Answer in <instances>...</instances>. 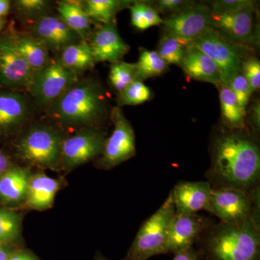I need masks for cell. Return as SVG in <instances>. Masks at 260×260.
<instances>
[{
	"label": "cell",
	"instance_id": "cell-1",
	"mask_svg": "<svg viewBox=\"0 0 260 260\" xmlns=\"http://www.w3.org/2000/svg\"><path fill=\"white\" fill-rule=\"evenodd\" d=\"M212 188H233L251 193L260 177L259 145L242 130H230L213 142L207 173Z\"/></svg>",
	"mask_w": 260,
	"mask_h": 260
},
{
	"label": "cell",
	"instance_id": "cell-2",
	"mask_svg": "<svg viewBox=\"0 0 260 260\" xmlns=\"http://www.w3.org/2000/svg\"><path fill=\"white\" fill-rule=\"evenodd\" d=\"M102 84L92 78L79 79L46 111L60 125L77 129L100 128L107 119L109 104Z\"/></svg>",
	"mask_w": 260,
	"mask_h": 260
},
{
	"label": "cell",
	"instance_id": "cell-3",
	"mask_svg": "<svg viewBox=\"0 0 260 260\" xmlns=\"http://www.w3.org/2000/svg\"><path fill=\"white\" fill-rule=\"evenodd\" d=\"M252 197L249 218L238 223L220 222L212 228L204 246L208 260H260L259 188Z\"/></svg>",
	"mask_w": 260,
	"mask_h": 260
},
{
	"label": "cell",
	"instance_id": "cell-4",
	"mask_svg": "<svg viewBox=\"0 0 260 260\" xmlns=\"http://www.w3.org/2000/svg\"><path fill=\"white\" fill-rule=\"evenodd\" d=\"M64 138L59 128L48 123H35L17 140V156L32 167L61 171V146Z\"/></svg>",
	"mask_w": 260,
	"mask_h": 260
},
{
	"label": "cell",
	"instance_id": "cell-5",
	"mask_svg": "<svg viewBox=\"0 0 260 260\" xmlns=\"http://www.w3.org/2000/svg\"><path fill=\"white\" fill-rule=\"evenodd\" d=\"M175 215L169 194L161 206L141 225L124 260H147L153 256L168 254L169 228Z\"/></svg>",
	"mask_w": 260,
	"mask_h": 260
},
{
	"label": "cell",
	"instance_id": "cell-6",
	"mask_svg": "<svg viewBox=\"0 0 260 260\" xmlns=\"http://www.w3.org/2000/svg\"><path fill=\"white\" fill-rule=\"evenodd\" d=\"M79 78L66 68L59 58H51L47 66L34 72L28 92L34 107L46 112Z\"/></svg>",
	"mask_w": 260,
	"mask_h": 260
},
{
	"label": "cell",
	"instance_id": "cell-7",
	"mask_svg": "<svg viewBox=\"0 0 260 260\" xmlns=\"http://www.w3.org/2000/svg\"><path fill=\"white\" fill-rule=\"evenodd\" d=\"M110 115L114 129L107 138L102 153L96 160L97 167L106 170L117 167L136 155L135 134L131 123L121 108H113Z\"/></svg>",
	"mask_w": 260,
	"mask_h": 260
},
{
	"label": "cell",
	"instance_id": "cell-8",
	"mask_svg": "<svg viewBox=\"0 0 260 260\" xmlns=\"http://www.w3.org/2000/svg\"><path fill=\"white\" fill-rule=\"evenodd\" d=\"M105 133L100 128H84L74 135L65 137L61 146V171L70 172L76 168L97 158L102 154Z\"/></svg>",
	"mask_w": 260,
	"mask_h": 260
},
{
	"label": "cell",
	"instance_id": "cell-9",
	"mask_svg": "<svg viewBox=\"0 0 260 260\" xmlns=\"http://www.w3.org/2000/svg\"><path fill=\"white\" fill-rule=\"evenodd\" d=\"M189 47L204 53L216 64L221 75V85H227L234 75L242 73L241 56L213 28L191 42Z\"/></svg>",
	"mask_w": 260,
	"mask_h": 260
},
{
	"label": "cell",
	"instance_id": "cell-10",
	"mask_svg": "<svg viewBox=\"0 0 260 260\" xmlns=\"http://www.w3.org/2000/svg\"><path fill=\"white\" fill-rule=\"evenodd\" d=\"M34 71L20 56L8 34L0 37V88L28 92Z\"/></svg>",
	"mask_w": 260,
	"mask_h": 260
},
{
	"label": "cell",
	"instance_id": "cell-11",
	"mask_svg": "<svg viewBox=\"0 0 260 260\" xmlns=\"http://www.w3.org/2000/svg\"><path fill=\"white\" fill-rule=\"evenodd\" d=\"M252 191L249 193L233 188H212L206 210L218 217L222 223H240L249 218L252 210Z\"/></svg>",
	"mask_w": 260,
	"mask_h": 260
},
{
	"label": "cell",
	"instance_id": "cell-12",
	"mask_svg": "<svg viewBox=\"0 0 260 260\" xmlns=\"http://www.w3.org/2000/svg\"><path fill=\"white\" fill-rule=\"evenodd\" d=\"M211 15L208 6L191 3L162 24L167 34L191 43L213 28Z\"/></svg>",
	"mask_w": 260,
	"mask_h": 260
},
{
	"label": "cell",
	"instance_id": "cell-13",
	"mask_svg": "<svg viewBox=\"0 0 260 260\" xmlns=\"http://www.w3.org/2000/svg\"><path fill=\"white\" fill-rule=\"evenodd\" d=\"M28 32L39 39L49 52L59 54L65 48L83 41L59 15L52 13L32 22Z\"/></svg>",
	"mask_w": 260,
	"mask_h": 260
},
{
	"label": "cell",
	"instance_id": "cell-14",
	"mask_svg": "<svg viewBox=\"0 0 260 260\" xmlns=\"http://www.w3.org/2000/svg\"><path fill=\"white\" fill-rule=\"evenodd\" d=\"M31 99L22 92L0 90V135L18 133L34 114Z\"/></svg>",
	"mask_w": 260,
	"mask_h": 260
},
{
	"label": "cell",
	"instance_id": "cell-15",
	"mask_svg": "<svg viewBox=\"0 0 260 260\" xmlns=\"http://www.w3.org/2000/svg\"><path fill=\"white\" fill-rule=\"evenodd\" d=\"M254 6L225 14H212V28L231 42L249 45L254 39Z\"/></svg>",
	"mask_w": 260,
	"mask_h": 260
},
{
	"label": "cell",
	"instance_id": "cell-16",
	"mask_svg": "<svg viewBox=\"0 0 260 260\" xmlns=\"http://www.w3.org/2000/svg\"><path fill=\"white\" fill-rule=\"evenodd\" d=\"M88 42L95 62H117L129 50V46L119 35L116 23L100 25L92 32Z\"/></svg>",
	"mask_w": 260,
	"mask_h": 260
},
{
	"label": "cell",
	"instance_id": "cell-17",
	"mask_svg": "<svg viewBox=\"0 0 260 260\" xmlns=\"http://www.w3.org/2000/svg\"><path fill=\"white\" fill-rule=\"evenodd\" d=\"M212 186L208 181H180L171 191L173 203L178 215H194L206 210Z\"/></svg>",
	"mask_w": 260,
	"mask_h": 260
},
{
	"label": "cell",
	"instance_id": "cell-18",
	"mask_svg": "<svg viewBox=\"0 0 260 260\" xmlns=\"http://www.w3.org/2000/svg\"><path fill=\"white\" fill-rule=\"evenodd\" d=\"M208 225V222L198 214H176L169 228L168 253L175 254L190 249L195 241Z\"/></svg>",
	"mask_w": 260,
	"mask_h": 260
},
{
	"label": "cell",
	"instance_id": "cell-19",
	"mask_svg": "<svg viewBox=\"0 0 260 260\" xmlns=\"http://www.w3.org/2000/svg\"><path fill=\"white\" fill-rule=\"evenodd\" d=\"M31 170L13 166L0 177V203L9 207L24 205Z\"/></svg>",
	"mask_w": 260,
	"mask_h": 260
},
{
	"label": "cell",
	"instance_id": "cell-20",
	"mask_svg": "<svg viewBox=\"0 0 260 260\" xmlns=\"http://www.w3.org/2000/svg\"><path fill=\"white\" fill-rule=\"evenodd\" d=\"M61 181L44 173L32 174L29 179L25 205L29 209L43 211L54 204V198L61 187Z\"/></svg>",
	"mask_w": 260,
	"mask_h": 260
},
{
	"label": "cell",
	"instance_id": "cell-21",
	"mask_svg": "<svg viewBox=\"0 0 260 260\" xmlns=\"http://www.w3.org/2000/svg\"><path fill=\"white\" fill-rule=\"evenodd\" d=\"M8 36L15 49L34 72L42 69L51 61L52 57L45 46L28 32L13 29Z\"/></svg>",
	"mask_w": 260,
	"mask_h": 260
},
{
	"label": "cell",
	"instance_id": "cell-22",
	"mask_svg": "<svg viewBox=\"0 0 260 260\" xmlns=\"http://www.w3.org/2000/svg\"><path fill=\"white\" fill-rule=\"evenodd\" d=\"M192 79L213 85H221V75L216 64L210 57L194 48L189 47L180 66Z\"/></svg>",
	"mask_w": 260,
	"mask_h": 260
},
{
	"label": "cell",
	"instance_id": "cell-23",
	"mask_svg": "<svg viewBox=\"0 0 260 260\" xmlns=\"http://www.w3.org/2000/svg\"><path fill=\"white\" fill-rule=\"evenodd\" d=\"M58 15L73 31L83 41L88 42L91 35L92 20L84 11L79 2H59L56 6Z\"/></svg>",
	"mask_w": 260,
	"mask_h": 260
},
{
	"label": "cell",
	"instance_id": "cell-24",
	"mask_svg": "<svg viewBox=\"0 0 260 260\" xmlns=\"http://www.w3.org/2000/svg\"><path fill=\"white\" fill-rule=\"evenodd\" d=\"M58 58L66 68L79 77L93 68L96 63L90 45L85 41L65 48L59 53Z\"/></svg>",
	"mask_w": 260,
	"mask_h": 260
},
{
	"label": "cell",
	"instance_id": "cell-25",
	"mask_svg": "<svg viewBox=\"0 0 260 260\" xmlns=\"http://www.w3.org/2000/svg\"><path fill=\"white\" fill-rule=\"evenodd\" d=\"M82 8L92 22L102 24L116 23V15L121 10L129 8L132 1L126 0H85Z\"/></svg>",
	"mask_w": 260,
	"mask_h": 260
},
{
	"label": "cell",
	"instance_id": "cell-26",
	"mask_svg": "<svg viewBox=\"0 0 260 260\" xmlns=\"http://www.w3.org/2000/svg\"><path fill=\"white\" fill-rule=\"evenodd\" d=\"M222 119L230 130L245 129L246 110L241 107L237 98L226 85H218Z\"/></svg>",
	"mask_w": 260,
	"mask_h": 260
},
{
	"label": "cell",
	"instance_id": "cell-27",
	"mask_svg": "<svg viewBox=\"0 0 260 260\" xmlns=\"http://www.w3.org/2000/svg\"><path fill=\"white\" fill-rule=\"evenodd\" d=\"M23 217L10 208H0V242L18 246L22 237Z\"/></svg>",
	"mask_w": 260,
	"mask_h": 260
},
{
	"label": "cell",
	"instance_id": "cell-28",
	"mask_svg": "<svg viewBox=\"0 0 260 260\" xmlns=\"http://www.w3.org/2000/svg\"><path fill=\"white\" fill-rule=\"evenodd\" d=\"M137 65L136 79L143 80L155 78L167 73L169 64L156 51L140 48L139 59Z\"/></svg>",
	"mask_w": 260,
	"mask_h": 260
},
{
	"label": "cell",
	"instance_id": "cell-29",
	"mask_svg": "<svg viewBox=\"0 0 260 260\" xmlns=\"http://www.w3.org/2000/svg\"><path fill=\"white\" fill-rule=\"evenodd\" d=\"M190 43L165 32L159 41L157 52L168 64L180 66Z\"/></svg>",
	"mask_w": 260,
	"mask_h": 260
},
{
	"label": "cell",
	"instance_id": "cell-30",
	"mask_svg": "<svg viewBox=\"0 0 260 260\" xmlns=\"http://www.w3.org/2000/svg\"><path fill=\"white\" fill-rule=\"evenodd\" d=\"M129 9L131 24L138 30H145L164 23V19L158 12L148 3L136 2L130 5Z\"/></svg>",
	"mask_w": 260,
	"mask_h": 260
},
{
	"label": "cell",
	"instance_id": "cell-31",
	"mask_svg": "<svg viewBox=\"0 0 260 260\" xmlns=\"http://www.w3.org/2000/svg\"><path fill=\"white\" fill-rule=\"evenodd\" d=\"M136 63L119 61L111 64L109 74V83L117 94L136 80Z\"/></svg>",
	"mask_w": 260,
	"mask_h": 260
},
{
	"label": "cell",
	"instance_id": "cell-32",
	"mask_svg": "<svg viewBox=\"0 0 260 260\" xmlns=\"http://www.w3.org/2000/svg\"><path fill=\"white\" fill-rule=\"evenodd\" d=\"M153 97L151 90L143 81L136 80L117 94V107L137 106L148 102Z\"/></svg>",
	"mask_w": 260,
	"mask_h": 260
},
{
	"label": "cell",
	"instance_id": "cell-33",
	"mask_svg": "<svg viewBox=\"0 0 260 260\" xmlns=\"http://www.w3.org/2000/svg\"><path fill=\"white\" fill-rule=\"evenodd\" d=\"M52 3L47 0H18L14 2L15 10L25 21H35L51 13Z\"/></svg>",
	"mask_w": 260,
	"mask_h": 260
},
{
	"label": "cell",
	"instance_id": "cell-34",
	"mask_svg": "<svg viewBox=\"0 0 260 260\" xmlns=\"http://www.w3.org/2000/svg\"><path fill=\"white\" fill-rule=\"evenodd\" d=\"M226 86L229 87L235 95L241 107L246 110L252 92L243 73L234 75Z\"/></svg>",
	"mask_w": 260,
	"mask_h": 260
},
{
	"label": "cell",
	"instance_id": "cell-35",
	"mask_svg": "<svg viewBox=\"0 0 260 260\" xmlns=\"http://www.w3.org/2000/svg\"><path fill=\"white\" fill-rule=\"evenodd\" d=\"M251 0H215L209 2V9L213 15L225 14L254 6Z\"/></svg>",
	"mask_w": 260,
	"mask_h": 260
},
{
	"label": "cell",
	"instance_id": "cell-36",
	"mask_svg": "<svg viewBox=\"0 0 260 260\" xmlns=\"http://www.w3.org/2000/svg\"><path fill=\"white\" fill-rule=\"evenodd\" d=\"M242 73L247 80L252 93L260 88V62L257 58L251 56L243 61Z\"/></svg>",
	"mask_w": 260,
	"mask_h": 260
},
{
	"label": "cell",
	"instance_id": "cell-37",
	"mask_svg": "<svg viewBox=\"0 0 260 260\" xmlns=\"http://www.w3.org/2000/svg\"><path fill=\"white\" fill-rule=\"evenodd\" d=\"M191 3L184 0H158L155 2L157 11L164 13H179L181 10L189 6Z\"/></svg>",
	"mask_w": 260,
	"mask_h": 260
},
{
	"label": "cell",
	"instance_id": "cell-38",
	"mask_svg": "<svg viewBox=\"0 0 260 260\" xmlns=\"http://www.w3.org/2000/svg\"><path fill=\"white\" fill-rule=\"evenodd\" d=\"M8 260H40V259L31 251L19 247L11 254Z\"/></svg>",
	"mask_w": 260,
	"mask_h": 260
},
{
	"label": "cell",
	"instance_id": "cell-39",
	"mask_svg": "<svg viewBox=\"0 0 260 260\" xmlns=\"http://www.w3.org/2000/svg\"><path fill=\"white\" fill-rule=\"evenodd\" d=\"M200 257H201V253L191 247L190 249L174 254L173 260H200Z\"/></svg>",
	"mask_w": 260,
	"mask_h": 260
},
{
	"label": "cell",
	"instance_id": "cell-40",
	"mask_svg": "<svg viewBox=\"0 0 260 260\" xmlns=\"http://www.w3.org/2000/svg\"><path fill=\"white\" fill-rule=\"evenodd\" d=\"M18 248V246L0 242V260L9 259L10 256Z\"/></svg>",
	"mask_w": 260,
	"mask_h": 260
},
{
	"label": "cell",
	"instance_id": "cell-41",
	"mask_svg": "<svg viewBox=\"0 0 260 260\" xmlns=\"http://www.w3.org/2000/svg\"><path fill=\"white\" fill-rule=\"evenodd\" d=\"M11 160L6 153L0 150V177L5 174L7 171L9 170L13 167Z\"/></svg>",
	"mask_w": 260,
	"mask_h": 260
},
{
	"label": "cell",
	"instance_id": "cell-42",
	"mask_svg": "<svg viewBox=\"0 0 260 260\" xmlns=\"http://www.w3.org/2000/svg\"><path fill=\"white\" fill-rule=\"evenodd\" d=\"M259 105H256L253 109L252 114H251V123H252L253 128L256 133L259 131L260 120H259Z\"/></svg>",
	"mask_w": 260,
	"mask_h": 260
},
{
	"label": "cell",
	"instance_id": "cell-43",
	"mask_svg": "<svg viewBox=\"0 0 260 260\" xmlns=\"http://www.w3.org/2000/svg\"><path fill=\"white\" fill-rule=\"evenodd\" d=\"M11 7V3L8 0H0V18H3L8 14Z\"/></svg>",
	"mask_w": 260,
	"mask_h": 260
},
{
	"label": "cell",
	"instance_id": "cell-44",
	"mask_svg": "<svg viewBox=\"0 0 260 260\" xmlns=\"http://www.w3.org/2000/svg\"><path fill=\"white\" fill-rule=\"evenodd\" d=\"M95 260H109L107 259L105 256H103L102 253L97 252L95 256Z\"/></svg>",
	"mask_w": 260,
	"mask_h": 260
},
{
	"label": "cell",
	"instance_id": "cell-45",
	"mask_svg": "<svg viewBox=\"0 0 260 260\" xmlns=\"http://www.w3.org/2000/svg\"><path fill=\"white\" fill-rule=\"evenodd\" d=\"M5 23V19L3 18H0V32H1L2 30L4 28Z\"/></svg>",
	"mask_w": 260,
	"mask_h": 260
}]
</instances>
